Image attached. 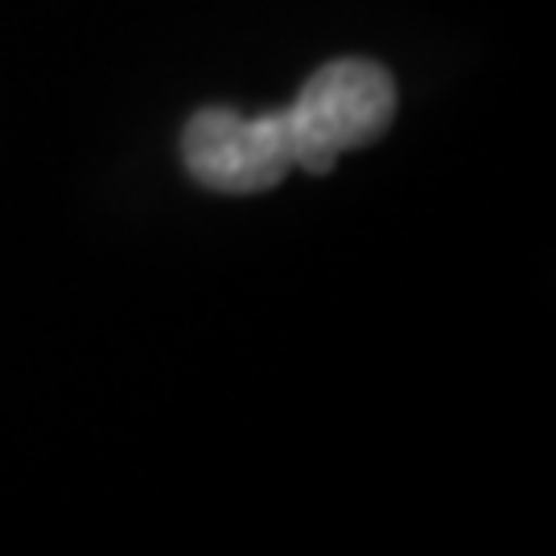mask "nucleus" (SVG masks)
I'll return each instance as SVG.
<instances>
[{"mask_svg":"<svg viewBox=\"0 0 556 556\" xmlns=\"http://www.w3.org/2000/svg\"><path fill=\"white\" fill-rule=\"evenodd\" d=\"M181 161L190 178L223 194H260L293 169L285 112L239 116L231 108H206L181 132Z\"/></svg>","mask_w":556,"mask_h":556,"instance_id":"nucleus-2","label":"nucleus"},{"mask_svg":"<svg viewBox=\"0 0 556 556\" xmlns=\"http://www.w3.org/2000/svg\"><path fill=\"white\" fill-rule=\"evenodd\" d=\"M285 112L293 169L330 174L342 153L376 144L396 116V83L367 59H338L314 71Z\"/></svg>","mask_w":556,"mask_h":556,"instance_id":"nucleus-1","label":"nucleus"}]
</instances>
